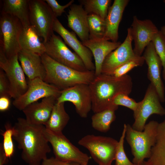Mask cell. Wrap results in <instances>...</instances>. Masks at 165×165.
I'll use <instances>...</instances> for the list:
<instances>
[{"mask_svg": "<svg viewBox=\"0 0 165 165\" xmlns=\"http://www.w3.org/2000/svg\"><path fill=\"white\" fill-rule=\"evenodd\" d=\"M13 138L22 150V159L28 165H40L51 151L45 126L31 124L19 118L13 127Z\"/></svg>", "mask_w": 165, "mask_h": 165, "instance_id": "6da1fadb", "label": "cell"}, {"mask_svg": "<svg viewBox=\"0 0 165 165\" xmlns=\"http://www.w3.org/2000/svg\"><path fill=\"white\" fill-rule=\"evenodd\" d=\"M89 86L92 99L91 110L95 113L109 108L117 110L118 106L113 104L114 99L121 93L129 95L133 82L131 77L127 74L116 77L101 74L95 76Z\"/></svg>", "mask_w": 165, "mask_h": 165, "instance_id": "7a4b0ae2", "label": "cell"}, {"mask_svg": "<svg viewBox=\"0 0 165 165\" xmlns=\"http://www.w3.org/2000/svg\"><path fill=\"white\" fill-rule=\"evenodd\" d=\"M46 70L44 81L62 90L79 84H89L94 71L81 72L61 64L44 53L41 56Z\"/></svg>", "mask_w": 165, "mask_h": 165, "instance_id": "3957f363", "label": "cell"}, {"mask_svg": "<svg viewBox=\"0 0 165 165\" xmlns=\"http://www.w3.org/2000/svg\"><path fill=\"white\" fill-rule=\"evenodd\" d=\"M158 124L156 121H151L145 124L142 131L127 124L126 139L130 147L134 164H139L150 158L151 148L156 142Z\"/></svg>", "mask_w": 165, "mask_h": 165, "instance_id": "277c9868", "label": "cell"}, {"mask_svg": "<svg viewBox=\"0 0 165 165\" xmlns=\"http://www.w3.org/2000/svg\"><path fill=\"white\" fill-rule=\"evenodd\" d=\"M118 142L110 137L88 134L80 139L78 143L89 151L99 165H111L115 160Z\"/></svg>", "mask_w": 165, "mask_h": 165, "instance_id": "5b68a950", "label": "cell"}, {"mask_svg": "<svg viewBox=\"0 0 165 165\" xmlns=\"http://www.w3.org/2000/svg\"><path fill=\"white\" fill-rule=\"evenodd\" d=\"M45 134L52 146L55 158L66 162L87 165L91 157L73 145L62 132H55L46 128Z\"/></svg>", "mask_w": 165, "mask_h": 165, "instance_id": "8992f818", "label": "cell"}, {"mask_svg": "<svg viewBox=\"0 0 165 165\" xmlns=\"http://www.w3.org/2000/svg\"><path fill=\"white\" fill-rule=\"evenodd\" d=\"M23 28L21 22L18 18L1 12L0 50L7 58L18 55L21 50L19 38Z\"/></svg>", "mask_w": 165, "mask_h": 165, "instance_id": "52a82bcc", "label": "cell"}, {"mask_svg": "<svg viewBox=\"0 0 165 165\" xmlns=\"http://www.w3.org/2000/svg\"><path fill=\"white\" fill-rule=\"evenodd\" d=\"M29 9L31 25L45 43L53 34V25L56 17L45 0H29Z\"/></svg>", "mask_w": 165, "mask_h": 165, "instance_id": "ba28073f", "label": "cell"}, {"mask_svg": "<svg viewBox=\"0 0 165 165\" xmlns=\"http://www.w3.org/2000/svg\"><path fill=\"white\" fill-rule=\"evenodd\" d=\"M154 86L150 83L147 89L143 100L138 102L137 107L133 112L134 122L132 126L134 130L143 131L146 122L150 116L155 114L165 115V109Z\"/></svg>", "mask_w": 165, "mask_h": 165, "instance_id": "9c48e42d", "label": "cell"}, {"mask_svg": "<svg viewBox=\"0 0 165 165\" xmlns=\"http://www.w3.org/2000/svg\"><path fill=\"white\" fill-rule=\"evenodd\" d=\"M44 43L45 53L54 60L77 71H88L81 58L69 49L59 36L53 33Z\"/></svg>", "mask_w": 165, "mask_h": 165, "instance_id": "30bf717a", "label": "cell"}, {"mask_svg": "<svg viewBox=\"0 0 165 165\" xmlns=\"http://www.w3.org/2000/svg\"><path fill=\"white\" fill-rule=\"evenodd\" d=\"M0 67L9 80L11 98L16 99L24 94L28 89V83L19 62L18 55L7 58L0 50Z\"/></svg>", "mask_w": 165, "mask_h": 165, "instance_id": "8fae6325", "label": "cell"}, {"mask_svg": "<svg viewBox=\"0 0 165 165\" xmlns=\"http://www.w3.org/2000/svg\"><path fill=\"white\" fill-rule=\"evenodd\" d=\"M28 87L26 92L13 102V105L19 110L23 111L41 98L50 96L58 98L61 94L60 89L40 78L28 80Z\"/></svg>", "mask_w": 165, "mask_h": 165, "instance_id": "7c38bea8", "label": "cell"}, {"mask_svg": "<svg viewBox=\"0 0 165 165\" xmlns=\"http://www.w3.org/2000/svg\"><path fill=\"white\" fill-rule=\"evenodd\" d=\"M72 103L77 113L81 117L86 118L91 110L92 99L88 84H79L61 90L57 102Z\"/></svg>", "mask_w": 165, "mask_h": 165, "instance_id": "4fadbf2b", "label": "cell"}, {"mask_svg": "<svg viewBox=\"0 0 165 165\" xmlns=\"http://www.w3.org/2000/svg\"><path fill=\"white\" fill-rule=\"evenodd\" d=\"M133 38L130 27L127 30V36L123 42L106 57L102 64L101 74L112 75L117 68L125 63L143 58L134 53L132 45Z\"/></svg>", "mask_w": 165, "mask_h": 165, "instance_id": "5bb4252c", "label": "cell"}, {"mask_svg": "<svg viewBox=\"0 0 165 165\" xmlns=\"http://www.w3.org/2000/svg\"><path fill=\"white\" fill-rule=\"evenodd\" d=\"M130 28L134 43V52L136 56H141L145 48L159 31L151 20H140L136 16H133Z\"/></svg>", "mask_w": 165, "mask_h": 165, "instance_id": "9a60e30c", "label": "cell"}, {"mask_svg": "<svg viewBox=\"0 0 165 165\" xmlns=\"http://www.w3.org/2000/svg\"><path fill=\"white\" fill-rule=\"evenodd\" d=\"M142 56L148 66V78L155 88L161 102H164L165 87L161 77L162 65L152 42L145 48Z\"/></svg>", "mask_w": 165, "mask_h": 165, "instance_id": "2e32d148", "label": "cell"}, {"mask_svg": "<svg viewBox=\"0 0 165 165\" xmlns=\"http://www.w3.org/2000/svg\"><path fill=\"white\" fill-rule=\"evenodd\" d=\"M53 30L58 34L64 42L81 58L88 70L94 71L95 66L93 62L91 52L78 40L74 32L66 29L57 18L54 20Z\"/></svg>", "mask_w": 165, "mask_h": 165, "instance_id": "e0dca14e", "label": "cell"}, {"mask_svg": "<svg viewBox=\"0 0 165 165\" xmlns=\"http://www.w3.org/2000/svg\"><path fill=\"white\" fill-rule=\"evenodd\" d=\"M57 98L55 97H49L43 98L40 102L37 101L28 106L22 111L26 120L31 124L45 126Z\"/></svg>", "mask_w": 165, "mask_h": 165, "instance_id": "ac0fdd59", "label": "cell"}, {"mask_svg": "<svg viewBox=\"0 0 165 165\" xmlns=\"http://www.w3.org/2000/svg\"><path fill=\"white\" fill-rule=\"evenodd\" d=\"M129 0H115L110 6L106 18L105 31L103 38L112 42H118L119 27Z\"/></svg>", "mask_w": 165, "mask_h": 165, "instance_id": "d6986e66", "label": "cell"}, {"mask_svg": "<svg viewBox=\"0 0 165 165\" xmlns=\"http://www.w3.org/2000/svg\"><path fill=\"white\" fill-rule=\"evenodd\" d=\"M82 43L91 51L94 57L95 76L101 74L102 64L107 56L121 44L119 42H114L104 38L89 39Z\"/></svg>", "mask_w": 165, "mask_h": 165, "instance_id": "ffe728a7", "label": "cell"}, {"mask_svg": "<svg viewBox=\"0 0 165 165\" xmlns=\"http://www.w3.org/2000/svg\"><path fill=\"white\" fill-rule=\"evenodd\" d=\"M18 56L20 64L28 80L36 78L44 80L46 70L40 55L29 51L21 50Z\"/></svg>", "mask_w": 165, "mask_h": 165, "instance_id": "44dd1931", "label": "cell"}, {"mask_svg": "<svg viewBox=\"0 0 165 165\" xmlns=\"http://www.w3.org/2000/svg\"><path fill=\"white\" fill-rule=\"evenodd\" d=\"M88 15L81 5L73 4L70 6L67 15L68 26L78 36L82 42L89 39Z\"/></svg>", "mask_w": 165, "mask_h": 165, "instance_id": "7402d4cb", "label": "cell"}, {"mask_svg": "<svg viewBox=\"0 0 165 165\" xmlns=\"http://www.w3.org/2000/svg\"><path fill=\"white\" fill-rule=\"evenodd\" d=\"M34 28L30 25L24 27L21 32L19 44L21 50L29 51L40 56L45 53L44 43L41 42Z\"/></svg>", "mask_w": 165, "mask_h": 165, "instance_id": "603a6c76", "label": "cell"}, {"mask_svg": "<svg viewBox=\"0 0 165 165\" xmlns=\"http://www.w3.org/2000/svg\"><path fill=\"white\" fill-rule=\"evenodd\" d=\"M1 12L18 18L24 27L31 25L29 17V0H3Z\"/></svg>", "mask_w": 165, "mask_h": 165, "instance_id": "cb8c5ba5", "label": "cell"}, {"mask_svg": "<svg viewBox=\"0 0 165 165\" xmlns=\"http://www.w3.org/2000/svg\"><path fill=\"white\" fill-rule=\"evenodd\" d=\"M64 103L56 102L55 104L50 117L45 125L46 129L56 133L62 132L70 119L65 110Z\"/></svg>", "mask_w": 165, "mask_h": 165, "instance_id": "d4e9b609", "label": "cell"}, {"mask_svg": "<svg viewBox=\"0 0 165 165\" xmlns=\"http://www.w3.org/2000/svg\"><path fill=\"white\" fill-rule=\"evenodd\" d=\"M148 160L152 165H165V120L158 124L156 142Z\"/></svg>", "mask_w": 165, "mask_h": 165, "instance_id": "484cf974", "label": "cell"}, {"mask_svg": "<svg viewBox=\"0 0 165 165\" xmlns=\"http://www.w3.org/2000/svg\"><path fill=\"white\" fill-rule=\"evenodd\" d=\"M113 109L109 108L95 113L91 117V125L95 130L106 132L110 129V125L116 118Z\"/></svg>", "mask_w": 165, "mask_h": 165, "instance_id": "4316f807", "label": "cell"}, {"mask_svg": "<svg viewBox=\"0 0 165 165\" xmlns=\"http://www.w3.org/2000/svg\"><path fill=\"white\" fill-rule=\"evenodd\" d=\"M81 5L87 13L97 15L104 19L106 18L112 1L111 0H81Z\"/></svg>", "mask_w": 165, "mask_h": 165, "instance_id": "83f0119b", "label": "cell"}, {"mask_svg": "<svg viewBox=\"0 0 165 165\" xmlns=\"http://www.w3.org/2000/svg\"><path fill=\"white\" fill-rule=\"evenodd\" d=\"M87 20L89 32V39L103 38L105 31V19L94 14H89Z\"/></svg>", "mask_w": 165, "mask_h": 165, "instance_id": "f1b7e54d", "label": "cell"}, {"mask_svg": "<svg viewBox=\"0 0 165 165\" xmlns=\"http://www.w3.org/2000/svg\"><path fill=\"white\" fill-rule=\"evenodd\" d=\"M5 130L1 134L3 138L2 143L5 154L8 158H10L14 152V147L13 141V127L9 123L5 125Z\"/></svg>", "mask_w": 165, "mask_h": 165, "instance_id": "f546056e", "label": "cell"}, {"mask_svg": "<svg viewBox=\"0 0 165 165\" xmlns=\"http://www.w3.org/2000/svg\"><path fill=\"white\" fill-rule=\"evenodd\" d=\"M127 124H124L122 135L118 142L115 160V165H134L129 159L124 148V138L126 136Z\"/></svg>", "mask_w": 165, "mask_h": 165, "instance_id": "4dcf8cb0", "label": "cell"}, {"mask_svg": "<svg viewBox=\"0 0 165 165\" xmlns=\"http://www.w3.org/2000/svg\"><path fill=\"white\" fill-rule=\"evenodd\" d=\"M152 42L161 62L163 68L162 77L165 80V39L160 31L154 36Z\"/></svg>", "mask_w": 165, "mask_h": 165, "instance_id": "1f68e13d", "label": "cell"}, {"mask_svg": "<svg viewBox=\"0 0 165 165\" xmlns=\"http://www.w3.org/2000/svg\"><path fill=\"white\" fill-rule=\"evenodd\" d=\"M145 62L143 57L139 60L130 61L117 68L111 75L116 77H122L127 74V73L134 68L142 66Z\"/></svg>", "mask_w": 165, "mask_h": 165, "instance_id": "d6a6232c", "label": "cell"}, {"mask_svg": "<svg viewBox=\"0 0 165 165\" xmlns=\"http://www.w3.org/2000/svg\"><path fill=\"white\" fill-rule=\"evenodd\" d=\"M113 104L118 106H124L134 112L137 107L138 102H137L134 99L130 98L128 95L124 93H121L117 95L115 98Z\"/></svg>", "mask_w": 165, "mask_h": 165, "instance_id": "836d02e7", "label": "cell"}, {"mask_svg": "<svg viewBox=\"0 0 165 165\" xmlns=\"http://www.w3.org/2000/svg\"><path fill=\"white\" fill-rule=\"evenodd\" d=\"M54 16L56 18L60 16L65 12L66 8L70 7L74 3V1L72 0L64 5H61L56 0H45Z\"/></svg>", "mask_w": 165, "mask_h": 165, "instance_id": "e575fe53", "label": "cell"}, {"mask_svg": "<svg viewBox=\"0 0 165 165\" xmlns=\"http://www.w3.org/2000/svg\"><path fill=\"white\" fill-rule=\"evenodd\" d=\"M8 96L10 98V86L8 79L4 71L0 70V97Z\"/></svg>", "mask_w": 165, "mask_h": 165, "instance_id": "d590c367", "label": "cell"}, {"mask_svg": "<svg viewBox=\"0 0 165 165\" xmlns=\"http://www.w3.org/2000/svg\"><path fill=\"white\" fill-rule=\"evenodd\" d=\"M70 163L61 161L52 157L44 160L41 163V165H71Z\"/></svg>", "mask_w": 165, "mask_h": 165, "instance_id": "8d00e7d4", "label": "cell"}, {"mask_svg": "<svg viewBox=\"0 0 165 165\" xmlns=\"http://www.w3.org/2000/svg\"><path fill=\"white\" fill-rule=\"evenodd\" d=\"M10 97L8 96L0 97V111L3 112L8 110L10 105Z\"/></svg>", "mask_w": 165, "mask_h": 165, "instance_id": "74e56055", "label": "cell"}, {"mask_svg": "<svg viewBox=\"0 0 165 165\" xmlns=\"http://www.w3.org/2000/svg\"><path fill=\"white\" fill-rule=\"evenodd\" d=\"M8 162V158L6 156L3 150L2 143L0 144V165H4Z\"/></svg>", "mask_w": 165, "mask_h": 165, "instance_id": "f35d334b", "label": "cell"}, {"mask_svg": "<svg viewBox=\"0 0 165 165\" xmlns=\"http://www.w3.org/2000/svg\"><path fill=\"white\" fill-rule=\"evenodd\" d=\"M160 31L165 39V25L161 27Z\"/></svg>", "mask_w": 165, "mask_h": 165, "instance_id": "ab89813d", "label": "cell"}, {"mask_svg": "<svg viewBox=\"0 0 165 165\" xmlns=\"http://www.w3.org/2000/svg\"><path fill=\"white\" fill-rule=\"evenodd\" d=\"M152 165V164L148 160L147 161L144 160L142 163L137 165Z\"/></svg>", "mask_w": 165, "mask_h": 165, "instance_id": "60d3db41", "label": "cell"}, {"mask_svg": "<svg viewBox=\"0 0 165 165\" xmlns=\"http://www.w3.org/2000/svg\"><path fill=\"white\" fill-rule=\"evenodd\" d=\"M70 164H71V165H84L80 164L79 163H75V162L71 163Z\"/></svg>", "mask_w": 165, "mask_h": 165, "instance_id": "b9f144b4", "label": "cell"}, {"mask_svg": "<svg viewBox=\"0 0 165 165\" xmlns=\"http://www.w3.org/2000/svg\"><path fill=\"white\" fill-rule=\"evenodd\" d=\"M163 2H165V0L163 1Z\"/></svg>", "mask_w": 165, "mask_h": 165, "instance_id": "7bdbcfd3", "label": "cell"}]
</instances>
